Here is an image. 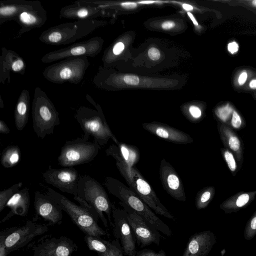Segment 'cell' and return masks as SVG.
Listing matches in <instances>:
<instances>
[{"mask_svg":"<svg viewBox=\"0 0 256 256\" xmlns=\"http://www.w3.org/2000/svg\"><path fill=\"white\" fill-rule=\"evenodd\" d=\"M104 184L110 194L128 206L150 226L168 236H172L170 227L130 188L119 180L110 176L106 177Z\"/></svg>","mask_w":256,"mask_h":256,"instance_id":"cell-1","label":"cell"},{"mask_svg":"<svg viewBox=\"0 0 256 256\" xmlns=\"http://www.w3.org/2000/svg\"><path fill=\"white\" fill-rule=\"evenodd\" d=\"M97 110L85 106L79 108L74 118L80 125L84 134L82 138L88 140L90 136L100 146L106 145L111 138L117 144L118 140L111 131L99 106L91 102Z\"/></svg>","mask_w":256,"mask_h":256,"instance_id":"cell-2","label":"cell"},{"mask_svg":"<svg viewBox=\"0 0 256 256\" xmlns=\"http://www.w3.org/2000/svg\"><path fill=\"white\" fill-rule=\"evenodd\" d=\"M116 161V167L130 188L156 213L174 220V216L162 204L151 186L134 166L130 168L124 162Z\"/></svg>","mask_w":256,"mask_h":256,"instance_id":"cell-3","label":"cell"},{"mask_svg":"<svg viewBox=\"0 0 256 256\" xmlns=\"http://www.w3.org/2000/svg\"><path fill=\"white\" fill-rule=\"evenodd\" d=\"M46 194L53 199L86 235L101 238L106 232L98 224V218L86 208L78 206L52 188L45 187Z\"/></svg>","mask_w":256,"mask_h":256,"instance_id":"cell-4","label":"cell"},{"mask_svg":"<svg viewBox=\"0 0 256 256\" xmlns=\"http://www.w3.org/2000/svg\"><path fill=\"white\" fill-rule=\"evenodd\" d=\"M59 114L54 104L40 88H36L32 105V127L37 136L42 139L54 133L60 124Z\"/></svg>","mask_w":256,"mask_h":256,"instance_id":"cell-5","label":"cell"},{"mask_svg":"<svg viewBox=\"0 0 256 256\" xmlns=\"http://www.w3.org/2000/svg\"><path fill=\"white\" fill-rule=\"evenodd\" d=\"M78 196L94 208L106 228L108 227V223L104 214L112 224V204L105 190L98 181L90 176H80Z\"/></svg>","mask_w":256,"mask_h":256,"instance_id":"cell-6","label":"cell"},{"mask_svg":"<svg viewBox=\"0 0 256 256\" xmlns=\"http://www.w3.org/2000/svg\"><path fill=\"white\" fill-rule=\"evenodd\" d=\"M96 22L94 19L84 20L61 24L43 32L40 36V40L51 45L70 44L94 30L96 27Z\"/></svg>","mask_w":256,"mask_h":256,"instance_id":"cell-7","label":"cell"},{"mask_svg":"<svg viewBox=\"0 0 256 256\" xmlns=\"http://www.w3.org/2000/svg\"><path fill=\"white\" fill-rule=\"evenodd\" d=\"M90 65L88 56L71 57L49 66L43 72L44 76L56 84L80 83Z\"/></svg>","mask_w":256,"mask_h":256,"instance_id":"cell-8","label":"cell"},{"mask_svg":"<svg viewBox=\"0 0 256 256\" xmlns=\"http://www.w3.org/2000/svg\"><path fill=\"white\" fill-rule=\"evenodd\" d=\"M100 147L97 143L82 138L67 140L61 148L58 161L64 168L88 163L98 155Z\"/></svg>","mask_w":256,"mask_h":256,"instance_id":"cell-9","label":"cell"},{"mask_svg":"<svg viewBox=\"0 0 256 256\" xmlns=\"http://www.w3.org/2000/svg\"><path fill=\"white\" fill-rule=\"evenodd\" d=\"M48 230V225L27 220L22 226L4 230L7 254L26 246L34 238L46 233Z\"/></svg>","mask_w":256,"mask_h":256,"instance_id":"cell-10","label":"cell"},{"mask_svg":"<svg viewBox=\"0 0 256 256\" xmlns=\"http://www.w3.org/2000/svg\"><path fill=\"white\" fill-rule=\"evenodd\" d=\"M32 248V256H71L76 251L78 246L66 236L56 238L47 235L39 240Z\"/></svg>","mask_w":256,"mask_h":256,"instance_id":"cell-11","label":"cell"},{"mask_svg":"<svg viewBox=\"0 0 256 256\" xmlns=\"http://www.w3.org/2000/svg\"><path fill=\"white\" fill-rule=\"evenodd\" d=\"M114 234L118 240L126 256H135L137 252L136 240L129 224L127 214L124 209L116 208L112 204Z\"/></svg>","mask_w":256,"mask_h":256,"instance_id":"cell-12","label":"cell"},{"mask_svg":"<svg viewBox=\"0 0 256 256\" xmlns=\"http://www.w3.org/2000/svg\"><path fill=\"white\" fill-rule=\"evenodd\" d=\"M101 44L100 39L94 37L87 40L72 44L67 48L50 52L44 56L42 62L50 63L71 57L94 56L100 52Z\"/></svg>","mask_w":256,"mask_h":256,"instance_id":"cell-13","label":"cell"},{"mask_svg":"<svg viewBox=\"0 0 256 256\" xmlns=\"http://www.w3.org/2000/svg\"><path fill=\"white\" fill-rule=\"evenodd\" d=\"M42 176L44 181L47 184L62 192L74 196H78L80 176L78 172L73 167L56 169L50 166Z\"/></svg>","mask_w":256,"mask_h":256,"instance_id":"cell-14","label":"cell"},{"mask_svg":"<svg viewBox=\"0 0 256 256\" xmlns=\"http://www.w3.org/2000/svg\"><path fill=\"white\" fill-rule=\"evenodd\" d=\"M120 204L126 212L129 224L140 246L143 248L152 243L159 245L160 238L159 231L150 226L128 206L121 202Z\"/></svg>","mask_w":256,"mask_h":256,"instance_id":"cell-15","label":"cell"},{"mask_svg":"<svg viewBox=\"0 0 256 256\" xmlns=\"http://www.w3.org/2000/svg\"><path fill=\"white\" fill-rule=\"evenodd\" d=\"M34 208L36 216L32 221L41 218L48 222V226L60 224L62 222V209L50 196L39 191L34 192Z\"/></svg>","mask_w":256,"mask_h":256,"instance_id":"cell-16","label":"cell"},{"mask_svg":"<svg viewBox=\"0 0 256 256\" xmlns=\"http://www.w3.org/2000/svg\"><path fill=\"white\" fill-rule=\"evenodd\" d=\"M159 174L162 187L168 194L176 200L186 202L182 182L174 167L164 158L160 162Z\"/></svg>","mask_w":256,"mask_h":256,"instance_id":"cell-17","label":"cell"},{"mask_svg":"<svg viewBox=\"0 0 256 256\" xmlns=\"http://www.w3.org/2000/svg\"><path fill=\"white\" fill-rule=\"evenodd\" d=\"M142 127L150 134L172 143L188 144L193 142L189 134L167 124L152 122L142 124Z\"/></svg>","mask_w":256,"mask_h":256,"instance_id":"cell-18","label":"cell"},{"mask_svg":"<svg viewBox=\"0 0 256 256\" xmlns=\"http://www.w3.org/2000/svg\"><path fill=\"white\" fill-rule=\"evenodd\" d=\"M46 18V12L40 2L34 1L30 7L20 13L13 20H16L22 26L19 31L20 35L31 29L41 27Z\"/></svg>","mask_w":256,"mask_h":256,"instance_id":"cell-19","label":"cell"},{"mask_svg":"<svg viewBox=\"0 0 256 256\" xmlns=\"http://www.w3.org/2000/svg\"><path fill=\"white\" fill-rule=\"evenodd\" d=\"M99 12L98 7L78 0L74 4L62 8L60 16L78 20H93Z\"/></svg>","mask_w":256,"mask_h":256,"instance_id":"cell-20","label":"cell"},{"mask_svg":"<svg viewBox=\"0 0 256 256\" xmlns=\"http://www.w3.org/2000/svg\"><path fill=\"white\" fill-rule=\"evenodd\" d=\"M30 204L29 189L25 187L19 190L10 199L6 205L10 211L0 222H5L14 215L25 216L28 214Z\"/></svg>","mask_w":256,"mask_h":256,"instance_id":"cell-21","label":"cell"},{"mask_svg":"<svg viewBox=\"0 0 256 256\" xmlns=\"http://www.w3.org/2000/svg\"><path fill=\"white\" fill-rule=\"evenodd\" d=\"M210 244L208 232L196 233L190 238L182 256H204L209 251Z\"/></svg>","mask_w":256,"mask_h":256,"instance_id":"cell-22","label":"cell"},{"mask_svg":"<svg viewBox=\"0 0 256 256\" xmlns=\"http://www.w3.org/2000/svg\"><path fill=\"white\" fill-rule=\"evenodd\" d=\"M30 102L29 92L26 90H22L18 97L14 110L15 126L18 130H22L28 122Z\"/></svg>","mask_w":256,"mask_h":256,"instance_id":"cell-23","label":"cell"},{"mask_svg":"<svg viewBox=\"0 0 256 256\" xmlns=\"http://www.w3.org/2000/svg\"><path fill=\"white\" fill-rule=\"evenodd\" d=\"M34 2L25 0L0 1V24L8 20H13L20 13L30 7Z\"/></svg>","mask_w":256,"mask_h":256,"instance_id":"cell-24","label":"cell"},{"mask_svg":"<svg viewBox=\"0 0 256 256\" xmlns=\"http://www.w3.org/2000/svg\"><path fill=\"white\" fill-rule=\"evenodd\" d=\"M118 154L123 161L131 168L139 161L140 153L134 146L118 142L117 144Z\"/></svg>","mask_w":256,"mask_h":256,"instance_id":"cell-25","label":"cell"},{"mask_svg":"<svg viewBox=\"0 0 256 256\" xmlns=\"http://www.w3.org/2000/svg\"><path fill=\"white\" fill-rule=\"evenodd\" d=\"M21 152L18 146H9L6 147L2 152L0 162L5 168L14 166L20 161Z\"/></svg>","mask_w":256,"mask_h":256,"instance_id":"cell-26","label":"cell"},{"mask_svg":"<svg viewBox=\"0 0 256 256\" xmlns=\"http://www.w3.org/2000/svg\"><path fill=\"white\" fill-rule=\"evenodd\" d=\"M84 241L90 250H94L97 254L107 253L111 249L112 242L102 240L100 237L85 235Z\"/></svg>","mask_w":256,"mask_h":256,"instance_id":"cell-27","label":"cell"},{"mask_svg":"<svg viewBox=\"0 0 256 256\" xmlns=\"http://www.w3.org/2000/svg\"><path fill=\"white\" fill-rule=\"evenodd\" d=\"M22 185V182H20L0 192V212L6 207V205L10 199L20 190Z\"/></svg>","mask_w":256,"mask_h":256,"instance_id":"cell-28","label":"cell"},{"mask_svg":"<svg viewBox=\"0 0 256 256\" xmlns=\"http://www.w3.org/2000/svg\"><path fill=\"white\" fill-rule=\"evenodd\" d=\"M112 244L108 252L104 254H98V256H124V252L118 240L112 241Z\"/></svg>","mask_w":256,"mask_h":256,"instance_id":"cell-29","label":"cell"},{"mask_svg":"<svg viewBox=\"0 0 256 256\" xmlns=\"http://www.w3.org/2000/svg\"><path fill=\"white\" fill-rule=\"evenodd\" d=\"M211 192L208 190L198 194L196 198V206L198 209H200L205 206L206 204L208 202L211 197Z\"/></svg>","mask_w":256,"mask_h":256,"instance_id":"cell-30","label":"cell"},{"mask_svg":"<svg viewBox=\"0 0 256 256\" xmlns=\"http://www.w3.org/2000/svg\"><path fill=\"white\" fill-rule=\"evenodd\" d=\"M232 112V108L228 104L217 109L216 114L222 120L225 121Z\"/></svg>","mask_w":256,"mask_h":256,"instance_id":"cell-31","label":"cell"},{"mask_svg":"<svg viewBox=\"0 0 256 256\" xmlns=\"http://www.w3.org/2000/svg\"><path fill=\"white\" fill-rule=\"evenodd\" d=\"M189 116L188 118L190 121L194 122L200 118L202 116V111L197 106L192 105L188 108Z\"/></svg>","mask_w":256,"mask_h":256,"instance_id":"cell-32","label":"cell"},{"mask_svg":"<svg viewBox=\"0 0 256 256\" xmlns=\"http://www.w3.org/2000/svg\"><path fill=\"white\" fill-rule=\"evenodd\" d=\"M135 256H166V253L162 250L155 252L152 250L144 249L137 252Z\"/></svg>","mask_w":256,"mask_h":256,"instance_id":"cell-33","label":"cell"},{"mask_svg":"<svg viewBox=\"0 0 256 256\" xmlns=\"http://www.w3.org/2000/svg\"><path fill=\"white\" fill-rule=\"evenodd\" d=\"M225 160L228 168L232 171H234L236 168L235 160L232 154L229 151H226L224 154Z\"/></svg>","mask_w":256,"mask_h":256,"instance_id":"cell-34","label":"cell"},{"mask_svg":"<svg viewBox=\"0 0 256 256\" xmlns=\"http://www.w3.org/2000/svg\"><path fill=\"white\" fill-rule=\"evenodd\" d=\"M124 82L128 85L136 86L139 83L140 80L138 76L134 75H126L123 78Z\"/></svg>","mask_w":256,"mask_h":256,"instance_id":"cell-35","label":"cell"},{"mask_svg":"<svg viewBox=\"0 0 256 256\" xmlns=\"http://www.w3.org/2000/svg\"><path fill=\"white\" fill-rule=\"evenodd\" d=\"M228 145L232 150L237 151L240 148V142L237 137L232 136L228 140Z\"/></svg>","mask_w":256,"mask_h":256,"instance_id":"cell-36","label":"cell"},{"mask_svg":"<svg viewBox=\"0 0 256 256\" xmlns=\"http://www.w3.org/2000/svg\"><path fill=\"white\" fill-rule=\"evenodd\" d=\"M5 232L1 231L0 233V256H7L6 248L4 244Z\"/></svg>","mask_w":256,"mask_h":256,"instance_id":"cell-37","label":"cell"},{"mask_svg":"<svg viewBox=\"0 0 256 256\" xmlns=\"http://www.w3.org/2000/svg\"><path fill=\"white\" fill-rule=\"evenodd\" d=\"M242 124V120L238 112L234 110L232 119V124L234 128H239Z\"/></svg>","mask_w":256,"mask_h":256,"instance_id":"cell-38","label":"cell"},{"mask_svg":"<svg viewBox=\"0 0 256 256\" xmlns=\"http://www.w3.org/2000/svg\"><path fill=\"white\" fill-rule=\"evenodd\" d=\"M148 56L152 60H156L160 57V53L156 48H151L148 50Z\"/></svg>","mask_w":256,"mask_h":256,"instance_id":"cell-39","label":"cell"},{"mask_svg":"<svg viewBox=\"0 0 256 256\" xmlns=\"http://www.w3.org/2000/svg\"><path fill=\"white\" fill-rule=\"evenodd\" d=\"M250 196L247 194H244L240 196L236 201V204L238 207H242L244 206L248 201Z\"/></svg>","mask_w":256,"mask_h":256,"instance_id":"cell-40","label":"cell"},{"mask_svg":"<svg viewBox=\"0 0 256 256\" xmlns=\"http://www.w3.org/2000/svg\"><path fill=\"white\" fill-rule=\"evenodd\" d=\"M124 48V44L122 42H118L113 47L112 52L115 55H118L123 51Z\"/></svg>","mask_w":256,"mask_h":256,"instance_id":"cell-41","label":"cell"},{"mask_svg":"<svg viewBox=\"0 0 256 256\" xmlns=\"http://www.w3.org/2000/svg\"><path fill=\"white\" fill-rule=\"evenodd\" d=\"M238 48V45L236 42H230L228 44V50L231 54L236 53Z\"/></svg>","mask_w":256,"mask_h":256,"instance_id":"cell-42","label":"cell"},{"mask_svg":"<svg viewBox=\"0 0 256 256\" xmlns=\"http://www.w3.org/2000/svg\"><path fill=\"white\" fill-rule=\"evenodd\" d=\"M10 132V129L2 120H0V133L2 134H8Z\"/></svg>","mask_w":256,"mask_h":256,"instance_id":"cell-43","label":"cell"},{"mask_svg":"<svg viewBox=\"0 0 256 256\" xmlns=\"http://www.w3.org/2000/svg\"><path fill=\"white\" fill-rule=\"evenodd\" d=\"M175 26L176 24L172 21H166L162 23L161 26L164 30H170Z\"/></svg>","mask_w":256,"mask_h":256,"instance_id":"cell-44","label":"cell"},{"mask_svg":"<svg viewBox=\"0 0 256 256\" xmlns=\"http://www.w3.org/2000/svg\"><path fill=\"white\" fill-rule=\"evenodd\" d=\"M248 78V74L246 72H243L242 73L240 74V75L238 78V83L239 85L242 86L243 85L245 82H246Z\"/></svg>","mask_w":256,"mask_h":256,"instance_id":"cell-45","label":"cell"},{"mask_svg":"<svg viewBox=\"0 0 256 256\" xmlns=\"http://www.w3.org/2000/svg\"><path fill=\"white\" fill-rule=\"evenodd\" d=\"M122 6L126 8H134L136 6V4L132 2H126L122 3Z\"/></svg>","mask_w":256,"mask_h":256,"instance_id":"cell-46","label":"cell"},{"mask_svg":"<svg viewBox=\"0 0 256 256\" xmlns=\"http://www.w3.org/2000/svg\"><path fill=\"white\" fill-rule=\"evenodd\" d=\"M182 7L185 10L188 11L192 10L193 9V7L191 5L187 4H184Z\"/></svg>","mask_w":256,"mask_h":256,"instance_id":"cell-47","label":"cell"},{"mask_svg":"<svg viewBox=\"0 0 256 256\" xmlns=\"http://www.w3.org/2000/svg\"><path fill=\"white\" fill-rule=\"evenodd\" d=\"M249 86L252 89H256V80H252L249 84Z\"/></svg>","mask_w":256,"mask_h":256,"instance_id":"cell-48","label":"cell"},{"mask_svg":"<svg viewBox=\"0 0 256 256\" xmlns=\"http://www.w3.org/2000/svg\"><path fill=\"white\" fill-rule=\"evenodd\" d=\"M250 226L252 229H256V216L254 217L252 220Z\"/></svg>","mask_w":256,"mask_h":256,"instance_id":"cell-49","label":"cell"},{"mask_svg":"<svg viewBox=\"0 0 256 256\" xmlns=\"http://www.w3.org/2000/svg\"><path fill=\"white\" fill-rule=\"evenodd\" d=\"M188 14L189 16V17L190 18V19L192 20L194 24L196 26L198 25L197 22L196 21V19L194 18L192 16V14L190 12H188Z\"/></svg>","mask_w":256,"mask_h":256,"instance_id":"cell-50","label":"cell"},{"mask_svg":"<svg viewBox=\"0 0 256 256\" xmlns=\"http://www.w3.org/2000/svg\"><path fill=\"white\" fill-rule=\"evenodd\" d=\"M252 4L254 6H256V0L252 1Z\"/></svg>","mask_w":256,"mask_h":256,"instance_id":"cell-51","label":"cell"}]
</instances>
